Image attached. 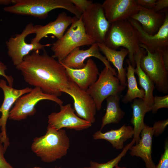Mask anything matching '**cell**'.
<instances>
[{"label": "cell", "mask_w": 168, "mask_h": 168, "mask_svg": "<svg viewBox=\"0 0 168 168\" xmlns=\"http://www.w3.org/2000/svg\"><path fill=\"white\" fill-rule=\"evenodd\" d=\"M33 51L25 56L22 62L16 66L29 85L40 88L44 93L58 97L67 93L70 80L62 64L45 49Z\"/></svg>", "instance_id": "1"}, {"label": "cell", "mask_w": 168, "mask_h": 168, "mask_svg": "<svg viewBox=\"0 0 168 168\" xmlns=\"http://www.w3.org/2000/svg\"><path fill=\"white\" fill-rule=\"evenodd\" d=\"M70 145V139L65 130L47 127L44 135L34 139L31 148L43 161L50 163L65 156Z\"/></svg>", "instance_id": "2"}, {"label": "cell", "mask_w": 168, "mask_h": 168, "mask_svg": "<svg viewBox=\"0 0 168 168\" xmlns=\"http://www.w3.org/2000/svg\"><path fill=\"white\" fill-rule=\"evenodd\" d=\"M104 44L114 50L120 47L127 49L128 59L134 67L136 66L134 56L143 49L140 46L136 30L127 20L110 24Z\"/></svg>", "instance_id": "3"}, {"label": "cell", "mask_w": 168, "mask_h": 168, "mask_svg": "<svg viewBox=\"0 0 168 168\" xmlns=\"http://www.w3.org/2000/svg\"><path fill=\"white\" fill-rule=\"evenodd\" d=\"M12 5L4 8L5 11L40 19H45L49 12L58 8L65 9L78 18L82 15L70 0H12Z\"/></svg>", "instance_id": "4"}, {"label": "cell", "mask_w": 168, "mask_h": 168, "mask_svg": "<svg viewBox=\"0 0 168 168\" xmlns=\"http://www.w3.org/2000/svg\"><path fill=\"white\" fill-rule=\"evenodd\" d=\"M73 17L71 26L63 36L51 45L52 56L58 61L64 59L74 49L84 45H91L95 43L86 33L81 16Z\"/></svg>", "instance_id": "5"}, {"label": "cell", "mask_w": 168, "mask_h": 168, "mask_svg": "<svg viewBox=\"0 0 168 168\" xmlns=\"http://www.w3.org/2000/svg\"><path fill=\"white\" fill-rule=\"evenodd\" d=\"M48 100L54 101L59 106L63 102L58 97L44 93L40 88L34 87L30 92L19 97L10 111L8 119L19 121L34 115L36 112L35 106L40 101Z\"/></svg>", "instance_id": "6"}, {"label": "cell", "mask_w": 168, "mask_h": 168, "mask_svg": "<svg viewBox=\"0 0 168 168\" xmlns=\"http://www.w3.org/2000/svg\"><path fill=\"white\" fill-rule=\"evenodd\" d=\"M140 46L147 52V54H143L140 59L141 68L153 82L158 91L167 93L168 71L163 62L162 53L159 51L151 53L142 44H140Z\"/></svg>", "instance_id": "7"}, {"label": "cell", "mask_w": 168, "mask_h": 168, "mask_svg": "<svg viewBox=\"0 0 168 168\" xmlns=\"http://www.w3.org/2000/svg\"><path fill=\"white\" fill-rule=\"evenodd\" d=\"M125 87L112 71L105 67L96 82L86 91L93 99L97 110H99L105 99L111 96L119 95Z\"/></svg>", "instance_id": "8"}, {"label": "cell", "mask_w": 168, "mask_h": 168, "mask_svg": "<svg viewBox=\"0 0 168 168\" xmlns=\"http://www.w3.org/2000/svg\"><path fill=\"white\" fill-rule=\"evenodd\" d=\"M81 17L86 34L95 43L104 44L110 24L105 17L101 4L93 2L82 13Z\"/></svg>", "instance_id": "9"}, {"label": "cell", "mask_w": 168, "mask_h": 168, "mask_svg": "<svg viewBox=\"0 0 168 168\" xmlns=\"http://www.w3.org/2000/svg\"><path fill=\"white\" fill-rule=\"evenodd\" d=\"M35 33L34 25L32 22L28 24L21 33L12 36L6 42L7 54L13 64L16 66L23 61L24 57L31 51L43 49L52 44H42L40 43H28L25 41L29 35Z\"/></svg>", "instance_id": "10"}, {"label": "cell", "mask_w": 168, "mask_h": 168, "mask_svg": "<svg viewBox=\"0 0 168 168\" xmlns=\"http://www.w3.org/2000/svg\"><path fill=\"white\" fill-rule=\"evenodd\" d=\"M60 111L48 116L47 127L56 130L63 128L81 131L90 127L92 124L78 116L70 103L60 106Z\"/></svg>", "instance_id": "11"}, {"label": "cell", "mask_w": 168, "mask_h": 168, "mask_svg": "<svg viewBox=\"0 0 168 168\" xmlns=\"http://www.w3.org/2000/svg\"><path fill=\"white\" fill-rule=\"evenodd\" d=\"M165 11L164 22L157 32L153 35L146 32L137 21L129 18L127 20L136 30L139 41L151 52L159 51L163 53L168 50V13Z\"/></svg>", "instance_id": "12"}, {"label": "cell", "mask_w": 168, "mask_h": 168, "mask_svg": "<svg viewBox=\"0 0 168 168\" xmlns=\"http://www.w3.org/2000/svg\"><path fill=\"white\" fill-rule=\"evenodd\" d=\"M0 88L2 90L4 94L3 101L0 107V112L2 114L0 118L2 136L1 142L6 151L10 144L7 133L6 124L11 107L19 97L30 92L32 88L27 87L21 89H15L8 85L6 82L3 79L0 80Z\"/></svg>", "instance_id": "13"}, {"label": "cell", "mask_w": 168, "mask_h": 168, "mask_svg": "<svg viewBox=\"0 0 168 168\" xmlns=\"http://www.w3.org/2000/svg\"><path fill=\"white\" fill-rule=\"evenodd\" d=\"M70 88L67 94L73 100L74 109L77 115L90 123L95 121L96 108L94 101L86 91L80 88L70 80Z\"/></svg>", "instance_id": "14"}, {"label": "cell", "mask_w": 168, "mask_h": 168, "mask_svg": "<svg viewBox=\"0 0 168 168\" xmlns=\"http://www.w3.org/2000/svg\"><path fill=\"white\" fill-rule=\"evenodd\" d=\"M101 5L110 24L127 20L143 8L135 0H106Z\"/></svg>", "instance_id": "15"}, {"label": "cell", "mask_w": 168, "mask_h": 168, "mask_svg": "<svg viewBox=\"0 0 168 168\" xmlns=\"http://www.w3.org/2000/svg\"><path fill=\"white\" fill-rule=\"evenodd\" d=\"M97 43H94L88 49L86 50L80 49L77 47L72 50L64 59L59 61L62 64L68 67L76 69L83 68L85 64V60L90 57H95L100 60L105 65L117 76L115 69L112 67L110 62L105 56H103L100 51Z\"/></svg>", "instance_id": "16"}, {"label": "cell", "mask_w": 168, "mask_h": 168, "mask_svg": "<svg viewBox=\"0 0 168 168\" xmlns=\"http://www.w3.org/2000/svg\"><path fill=\"white\" fill-rule=\"evenodd\" d=\"M60 63L65 68L69 80L85 91L96 82L99 74L96 64L91 58L87 60L83 68L79 69L69 68Z\"/></svg>", "instance_id": "17"}, {"label": "cell", "mask_w": 168, "mask_h": 168, "mask_svg": "<svg viewBox=\"0 0 168 168\" xmlns=\"http://www.w3.org/2000/svg\"><path fill=\"white\" fill-rule=\"evenodd\" d=\"M73 17L68 16L65 12L59 13L55 20L45 25H34L35 36L31 41V43H39L43 38L52 35L57 39L61 38L68 27L72 24Z\"/></svg>", "instance_id": "18"}, {"label": "cell", "mask_w": 168, "mask_h": 168, "mask_svg": "<svg viewBox=\"0 0 168 168\" xmlns=\"http://www.w3.org/2000/svg\"><path fill=\"white\" fill-rule=\"evenodd\" d=\"M140 138L137 144L129 149L130 154L141 158L145 163L146 168H155L152 158V145L153 134L152 127L145 124L140 133Z\"/></svg>", "instance_id": "19"}, {"label": "cell", "mask_w": 168, "mask_h": 168, "mask_svg": "<svg viewBox=\"0 0 168 168\" xmlns=\"http://www.w3.org/2000/svg\"><path fill=\"white\" fill-rule=\"evenodd\" d=\"M163 12H156L153 9L143 7L130 18L138 21L146 32L153 35L163 24L166 17L165 11Z\"/></svg>", "instance_id": "20"}, {"label": "cell", "mask_w": 168, "mask_h": 168, "mask_svg": "<svg viewBox=\"0 0 168 168\" xmlns=\"http://www.w3.org/2000/svg\"><path fill=\"white\" fill-rule=\"evenodd\" d=\"M133 128L124 124L119 128L111 129L105 133L101 130L96 132L93 135L94 140L103 139L109 142L116 150L122 149L124 143L133 137Z\"/></svg>", "instance_id": "21"}, {"label": "cell", "mask_w": 168, "mask_h": 168, "mask_svg": "<svg viewBox=\"0 0 168 168\" xmlns=\"http://www.w3.org/2000/svg\"><path fill=\"white\" fill-rule=\"evenodd\" d=\"M100 50L105 55L108 61L111 62L117 70V77L121 84L126 86V69L123 67L124 60L128 54V51L124 48L120 50H114L107 47L103 43L97 44Z\"/></svg>", "instance_id": "22"}, {"label": "cell", "mask_w": 168, "mask_h": 168, "mask_svg": "<svg viewBox=\"0 0 168 168\" xmlns=\"http://www.w3.org/2000/svg\"><path fill=\"white\" fill-rule=\"evenodd\" d=\"M146 53V50L143 49L141 52L135 55L134 60L136 66L135 73L138 76L139 84L145 92V96L143 100L146 105L152 109L154 96L153 91L155 88V85L142 70L140 63L141 57Z\"/></svg>", "instance_id": "23"}, {"label": "cell", "mask_w": 168, "mask_h": 168, "mask_svg": "<svg viewBox=\"0 0 168 168\" xmlns=\"http://www.w3.org/2000/svg\"><path fill=\"white\" fill-rule=\"evenodd\" d=\"M133 110L132 116L131 123L133 126V138L137 144L140 138L141 132L145 124L144 119L146 114L151 111V108L148 107L145 104L143 99H136L131 105Z\"/></svg>", "instance_id": "24"}, {"label": "cell", "mask_w": 168, "mask_h": 168, "mask_svg": "<svg viewBox=\"0 0 168 168\" xmlns=\"http://www.w3.org/2000/svg\"><path fill=\"white\" fill-rule=\"evenodd\" d=\"M119 95L111 96L105 99L107 105L106 112L102 119L101 130L107 124H118L123 118L125 112L121 108Z\"/></svg>", "instance_id": "25"}, {"label": "cell", "mask_w": 168, "mask_h": 168, "mask_svg": "<svg viewBox=\"0 0 168 168\" xmlns=\"http://www.w3.org/2000/svg\"><path fill=\"white\" fill-rule=\"evenodd\" d=\"M127 63L128 66L126 76L128 90L122 100L124 104L128 103L137 98L143 99L145 96L144 90L138 87L135 75V68L132 65L128 59L127 60Z\"/></svg>", "instance_id": "26"}, {"label": "cell", "mask_w": 168, "mask_h": 168, "mask_svg": "<svg viewBox=\"0 0 168 168\" xmlns=\"http://www.w3.org/2000/svg\"><path fill=\"white\" fill-rule=\"evenodd\" d=\"M135 140L133 138L129 143L124 147L122 151L117 156L106 163H100L92 161H90V166L91 168H114L118 165L122 158L125 156L128 151L135 143Z\"/></svg>", "instance_id": "27"}, {"label": "cell", "mask_w": 168, "mask_h": 168, "mask_svg": "<svg viewBox=\"0 0 168 168\" xmlns=\"http://www.w3.org/2000/svg\"><path fill=\"white\" fill-rule=\"evenodd\" d=\"M161 108H168V95L163 96H153L151 111L152 113L155 114L159 109Z\"/></svg>", "instance_id": "28"}, {"label": "cell", "mask_w": 168, "mask_h": 168, "mask_svg": "<svg viewBox=\"0 0 168 168\" xmlns=\"http://www.w3.org/2000/svg\"><path fill=\"white\" fill-rule=\"evenodd\" d=\"M168 124V119L155 122L152 127L153 135L158 137L161 134Z\"/></svg>", "instance_id": "29"}, {"label": "cell", "mask_w": 168, "mask_h": 168, "mask_svg": "<svg viewBox=\"0 0 168 168\" xmlns=\"http://www.w3.org/2000/svg\"><path fill=\"white\" fill-rule=\"evenodd\" d=\"M70 0L82 14L93 2L92 1L90 0Z\"/></svg>", "instance_id": "30"}, {"label": "cell", "mask_w": 168, "mask_h": 168, "mask_svg": "<svg viewBox=\"0 0 168 168\" xmlns=\"http://www.w3.org/2000/svg\"><path fill=\"white\" fill-rule=\"evenodd\" d=\"M155 168H168V143L167 141L165 142L164 151L161 155L159 162Z\"/></svg>", "instance_id": "31"}, {"label": "cell", "mask_w": 168, "mask_h": 168, "mask_svg": "<svg viewBox=\"0 0 168 168\" xmlns=\"http://www.w3.org/2000/svg\"><path fill=\"white\" fill-rule=\"evenodd\" d=\"M7 69V66L0 59V76L3 77L6 80L9 86L12 87L14 79L11 76H8L6 74L5 71Z\"/></svg>", "instance_id": "32"}, {"label": "cell", "mask_w": 168, "mask_h": 168, "mask_svg": "<svg viewBox=\"0 0 168 168\" xmlns=\"http://www.w3.org/2000/svg\"><path fill=\"white\" fill-rule=\"evenodd\" d=\"M6 151L3 144L0 141V168H14L4 158V155Z\"/></svg>", "instance_id": "33"}, {"label": "cell", "mask_w": 168, "mask_h": 168, "mask_svg": "<svg viewBox=\"0 0 168 168\" xmlns=\"http://www.w3.org/2000/svg\"><path fill=\"white\" fill-rule=\"evenodd\" d=\"M137 4L143 8L152 9L155 4L156 0H135Z\"/></svg>", "instance_id": "34"}, {"label": "cell", "mask_w": 168, "mask_h": 168, "mask_svg": "<svg viewBox=\"0 0 168 168\" xmlns=\"http://www.w3.org/2000/svg\"><path fill=\"white\" fill-rule=\"evenodd\" d=\"M168 7V0H156L153 10L156 12H159Z\"/></svg>", "instance_id": "35"}, {"label": "cell", "mask_w": 168, "mask_h": 168, "mask_svg": "<svg viewBox=\"0 0 168 168\" xmlns=\"http://www.w3.org/2000/svg\"><path fill=\"white\" fill-rule=\"evenodd\" d=\"M162 59L165 68L168 71V50L162 53Z\"/></svg>", "instance_id": "36"}, {"label": "cell", "mask_w": 168, "mask_h": 168, "mask_svg": "<svg viewBox=\"0 0 168 168\" xmlns=\"http://www.w3.org/2000/svg\"><path fill=\"white\" fill-rule=\"evenodd\" d=\"M12 3V0H0V5H8Z\"/></svg>", "instance_id": "37"}, {"label": "cell", "mask_w": 168, "mask_h": 168, "mask_svg": "<svg viewBox=\"0 0 168 168\" xmlns=\"http://www.w3.org/2000/svg\"><path fill=\"white\" fill-rule=\"evenodd\" d=\"M115 168H127L125 167H121L118 166V165H116L115 167Z\"/></svg>", "instance_id": "38"}, {"label": "cell", "mask_w": 168, "mask_h": 168, "mask_svg": "<svg viewBox=\"0 0 168 168\" xmlns=\"http://www.w3.org/2000/svg\"><path fill=\"white\" fill-rule=\"evenodd\" d=\"M0 128H1L0 123ZM2 136L1 133L0 132V141H1V140H2Z\"/></svg>", "instance_id": "39"}, {"label": "cell", "mask_w": 168, "mask_h": 168, "mask_svg": "<svg viewBox=\"0 0 168 168\" xmlns=\"http://www.w3.org/2000/svg\"><path fill=\"white\" fill-rule=\"evenodd\" d=\"M32 168H42L40 167H34Z\"/></svg>", "instance_id": "40"}, {"label": "cell", "mask_w": 168, "mask_h": 168, "mask_svg": "<svg viewBox=\"0 0 168 168\" xmlns=\"http://www.w3.org/2000/svg\"><path fill=\"white\" fill-rule=\"evenodd\" d=\"M83 168H91L90 166L88 167H84Z\"/></svg>", "instance_id": "41"}, {"label": "cell", "mask_w": 168, "mask_h": 168, "mask_svg": "<svg viewBox=\"0 0 168 168\" xmlns=\"http://www.w3.org/2000/svg\"><path fill=\"white\" fill-rule=\"evenodd\" d=\"M54 168H60V167H55Z\"/></svg>", "instance_id": "42"}]
</instances>
